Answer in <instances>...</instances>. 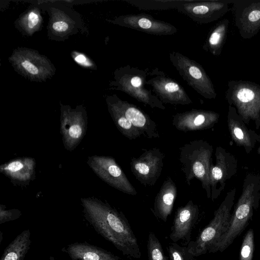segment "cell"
<instances>
[{"instance_id":"cell-1","label":"cell","mask_w":260,"mask_h":260,"mask_svg":"<svg viewBox=\"0 0 260 260\" xmlns=\"http://www.w3.org/2000/svg\"><path fill=\"white\" fill-rule=\"evenodd\" d=\"M81 201L87 219L101 235L127 256L141 257L137 238L121 212L96 198Z\"/></svg>"},{"instance_id":"cell-2","label":"cell","mask_w":260,"mask_h":260,"mask_svg":"<svg viewBox=\"0 0 260 260\" xmlns=\"http://www.w3.org/2000/svg\"><path fill=\"white\" fill-rule=\"evenodd\" d=\"M260 201V177L248 174L245 177L242 194L232 215L229 228L210 253L222 252L232 244L248 224L254 210L257 209Z\"/></svg>"},{"instance_id":"cell-3","label":"cell","mask_w":260,"mask_h":260,"mask_svg":"<svg viewBox=\"0 0 260 260\" xmlns=\"http://www.w3.org/2000/svg\"><path fill=\"white\" fill-rule=\"evenodd\" d=\"M213 148L203 139L194 140L182 146L179 149V161L188 185L191 181L199 180L207 197L211 198L210 173L212 165Z\"/></svg>"},{"instance_id":"cell-4","label":"cell","mask_w":260,"mask_h":260,"mask_svg":"<svg viewBox=\"0 0 260 260\" xmlns=\"http://www.w3.org/2000/svg\"><path fill=\"white\" fill-rule=\"evenodd\" d=\"M236 190L233 188L226 195L218 208L215 211L214 217L200 233L194 241H190L187 246L192 256L210 253L228 230L231 218V211L234 204Z\"/></svg>"},{"instance_id":"cell-5","label":"cell","mask_w":260,"mask_h":260,"mask_svg":"<svg viewBox=\"0 0 260 260\" xmlns=\"http://www.w3.org/2000/svg\"><path fill=\"white\" fill-rule=\"evenodd\" d=\"M225 98L245 123L253 120L260 126V85L243 80H231L228 83Z\"/></svg>"},{"instance_id":"cell-6","label":"cell","mask_w":260,"mask_h":260,"mask_svg":"<svg viewBox=\"0 0 260 260\" xmlns=\"http://www.w3.org/2000/svg\"><path fill=\"white\" fill-rule=\"evenodd\" d=\"M147 73L142 69L129 65L118 69L115 74V85L137 101L152 108L166 109L163 103L150 90L145 88Z\"/></svg>"},{"instance_id":"cell-7","label":"cell","mask_w":260,"mask_h":260,"mask_svg":"<svg viewBox=\"0 0 260 260\" xmlns=\"http://www.w3.org/2000/svg\"><path fill=\"white\" fill-rule=\"evenodd\" d=\"M169 59L182 79L199 94L207 99L217 95L210 77L202 66L181 53H169Z\"/></svg>"},{"instance_id":"cell-8","label":"cell","mask_w":260,"mask_h":260,"mask_svg":"<svg viewBox=\"0 0 260 260\" xmlns=\"http://www.w3.org/2000/svg\"><path fill=\"white\" fill-rule=\"evenodd\" d=\"M87 163L94 173L108 185L127 194H137L136 188L113 157L92 155L88 157Z\"/></svg>"},{"instance_id":"cell-9","label":"cell","mask_w":260,"mask_h":260,"mask_svg":"<svg viewBox=\"0 0 260 260\" xmlns=\"http://www.w3.org/2000/svg\"><path fill=\"white\" fill-rule=\"evenodd\" d=\"M143 153L130 161L132 174L144 186H152L159 178L164 167L165 153L159 148L142 149Z\"/></svg>"},{"instance_id":"cell-10","label":"cell","mask_w":260,"mask_h":260,"mask_svg":"<svg viewBox=\"0 0 260 260\" xmlns=\"http://www.w3.org/2000/svg\"><path fill=\"white\" fill-rule=\"evenodd\" d=\"M87 124L86 113L81 108H61L60 128L66 149L72 151L76 148L86 134Z\"/></svg>"},{"instance_id":"cell-11","label":"cell","mask_w":260,"mask_h":260,"mask_svg":"<svg viewBox=\"0 0 260 260\" xmlns=\"http://www.w3.org/2000/svg\"><path fill=\"white\" fill-rule=\"evenodd\" d=\"M232 1H182L176 9L194 21L207 24L223 16L229 11Z\"/></svg>"},{"instance_id":"cell-12","label":"cell","mask_w":260,"mask_h":260,"mask_svg":"<svg viewBox=\"0 0 260 260\" xmlns=\"http://www.w3.org/2000/svg\"><path fill=\"white\" fill-rule=\"evenodd\" d=\"M235 25L244 39L253 37L260 30V0L232 1Z\"/></svg>"},{"instance_id":"cell-13","label":"cell","mask_w":260,"mask_h":260,"mask_svg":"<svg viewBox=\"0 0 260 260\" xmlns=\"http://www.w3.org/2000/svg\"><path fill=\"white\" fill-rule=\"evenodd\" d=\"M215 164L210 169L211 199L214 201L224 190L226 182L237 173V160L222 147L216 148Z\"/></svg>"},{"instance_id":"cell-14","label":"cell","mask_w":260,"mask_h":260,"mask_svg":"<svg viewBox=\"0 0 260 260\" xmlns=\"http://www.w3.org/2000/svg\"><path fill=\"white\" fill-rule=\"evenodd\" d=\"M150 73L154 76L146 80V84L151 86L153 92L162 103L187 105L192 103L182 86L172 78L166 76L157 69Z\"/></svg>"},{"instance_id":"cell-15","label":"cell","mask_w":260,"mask_h":260,"mask_svg":"<svg viewBox=\"0 0 260 260\" xmlns=\"http://www.w3.org/2000/svg\"><path fill=\"white\" fill-rule=\"evenodd\" d=\"M107 102L116 107L142 135L148 139L159 138L157 123L138 107L121 100L116 95L109 97Z\"/></svg>"},{"instance_id":"cell-16","label":"cell","mask_w":260,"mask_h":260,"mask_svg":"<svg viewBox=\"0 0 260 260\" xmlns=\"http://www.w3.org/2000/svg\"><path fill=\"white\" fill-rule=\"evenodd\" d=\"M120 26L157 36L171 35L177 31L170 23L146 14H129L118 16L112 21Z\"/></svg>"},{"instance_id":"cell-17","label":"cell","mask_w":260,"mask_h":260,"mask_svg":"<svg viewBox=\"0 0 260 260\" xmlns=\"http://www.w3.org/2000/svg\"><path fill=\"white\" fill-rule=\"evenodd\" d=\"M219 116L214 111L192 109L174 115L172 124L176 129L183 132L204 130L214 125Z\"/></svg>"},{"instance_id":"cell-18","label":"cell","mask_w":260,"mask_h":260,"mask_svg":"<svg viewBox=\"0 0 260 260\" xmlns=\"http://www.w3.org/2000/svg\"><path fill=\"white\" fill-rule=\"evenodd\" d=\"M199 215L198 205L191 200L184 206L179 207L176 211L170 238L176 243L180 240L190 242L192 229Z\"/></svg>"},{"instance_id":"cell-19","label":"cell","mask_w":260,"mask_h":260,"mask_svg":"<svg viewBox=\"0 0 260 260\" xmlns=\"http://www.w3.org/2000/svg\"><path fill=\"white\" fill-rule=\"evenodd\" d=\"M227 117L232 139L238 145L244 147L247 153H250L256 143L260 142V135L246 126L233 106L229 105Z\"/></svg>"},{"instance_id":"cell-20","label":"cell","mask_w":260,"mask_h":260,"mask_svg":"<svg viewBox=\"0 0 260 260\" xmlns=\"http://www.w3.org/2000/svg\"><path fill=\"white\" fill-rule=\"evenodd\" d=\"M177 195L176 185L170 177H168L155 198L153 208L151 209L153 214L166 222L172 211Z\"/></svg>"},{"instance_id":"cell-21","label":"cell","mask_w":260,"mask_h":260,"mask_svg":"<svg viewBox=\"0 0 260 260\" xmlns=\"http://www.w3.org/2000/svg\"><path fill=\"white\" fill-rule=\"evenodd\" d=\"M36 165L32 157H18L2 165L0 171L13 181L28 182L35 177Z\"/></svg>"},{"instance_id":"cell-22","label":"cell","mask_w":260,"mask_h":260,"mask_svg":"<svg viewBox=\"0 0 260 260\" xmlns=\"http://www.w3.org/2000/svg\"><path fill=\"white\" fill-rule=\"evenodd\" d=\"M67 251L73 260H120L103 249L84 243L70 245Z\"/></svg>"},{"instance_id":"cell-23","label":"cell","mask_w":260,"mask_h":260,"mask_svg":"<svg viewBox=\"0 0 260 260\" xmlns=\"http://www.w3.org/2000/svg\"><path fill=\"white\" fill-rule=\"evenodd\" d=\"M229 25V20L227 19L217 23L209 32L203 49L214 56L220 55L226 40Z\"/></svg>"},{"instance_id":"cell-24","label":"cell","mask_w":260,"mask_h":260,"mask_svg":"<svg viewBox=\"0 0 260 260\" xmlns=\"http://www.w3.org/2000/svg\"><path fill=\"white\" fill-rule=\"evenodd\" d=\"M29 230L23 231L5 250L1 260H23L30 244Z\"/></svg>"},{"instance_id":"cell-25","label":"cell","mask_w":260,"mask_h":260,"mask_svg":"<svg viewBox=\"0 0 260 260\" xmlns=\"http://www.w3.org/2000/svg\"><path fill=\"white\" fill-rule=\"evenodd\" d=\"M111 116L119 131L130 140H136L142 134L131 121L114 105L107 102Z\"/></svg>"},{"instance_id":"cell-26","label":"cell","mask_w":260,"mask_h":260,"mask_svg":"<svg viewBox=\"0 0 260 260\" xmlns=\"http://www.w3.org/2000/svg\"><path fill=\"white\" fill-rule=\"evenodd\" d=\"M182 1H127V3L143 10H164L176 8Z\"/></svg>"},{"instance_id":"cell-27","label":"cell","mask_w":260,"mask_h":260,"mask_svg":"<svg viewBox=\"0 0 260 260\" xmlns=\"http://www.w3.org/2000/svg\"><path fill=\"white\" fill-rule=\"evenodd\" d=\"M147 249L148 260H167L161 243L152 232L149 234Z\"/></svg>"},{"instance_id":"cell-28","label":"cell","mask_w":260,"mask_h":260,"mask_svg":"<svg viewBox=\"0 0 260 260\" xmlns=\"http://www.w3.org/2000/svg\"><path fill=\"white\" fill-rule=\"evenodd\" d=\"M254 251V233L252 229L246 233L241 245L239 260H252Z\"/></svg>"},{"instance_id":"cell-29","label":"cell","mask_w":260,"mask_h":260,"mask_svg":"<svg viewBox=\"0 0 260 260\" xmlns=\"http://www.w3.org/2000/svg\"><path fill=\"white\" fill-rule=\"evenodd\" d=\"M40 58L37 59L32 57H24L20 59V64L21 68L33 76L41 75L44 67L41 63Z\"/></svg>"},{"instance_id":"cell-30","label":"cell","mask_w":260,"mask_h":260,"mask_svg":"<svg viewBox=\"0 0 260 260\" xmlns=\"http://www.w3.org/2000/svg\"><path fill=\"white\" fill-rule=\"evenodd\" d=\"M170 260H192V256L187 247H181L176 243H171L168 248Z\"/></svg>"},{"instance_id":"cell-31","label":"cell","mask_w":260,"mask_h":260,"mask_svg":"<svg viewBox=\"0 0 260 260\" xmlns=\"http://www.w3.org/2000/svg\"><path fill=\"white\" fill-rule=\"evenodd\" d=\"M6 206L1 205L0 207V223H2L10 220H13L21 214L19 210L16 209L5 210Z\"/></svg>"},{"instance_id":"cell-32","label":"cell","mask_w":260,"mask_h":260,"mask_svg":"<svg viewBox=\"0 0 260 260\" xmlns=\"http://www.w3.org/2000/svg\"><path fill=\"white\" fill-rule=\"evenodd\" d=\"M40 22L39 15L34 11L29 12L26 18L27 26L29 29L35 28Z\"/></svg>"},{"instance_id":"cell-33","label":"cell","mask_w":260,"mask_h":260,"mask_svg":"<svg viewBox=\"0 0 260 260\" xmlns=\"http://www.w3.org/2000/svg\"><path fill=\"white\" fill-rule=\"evenodd\" d=\"M52 28L56 32H62L68 29L69 25L65 21H55L52 24Z\"/></svg>"},{"instance_id":"cell-34","label":"cell","mask_w":260,"mask_h":260,"mask_svg":"<svg viewBox=\"0 0 260 260\" xmlns=\"http://www.w3.org/2000/svg\"><path fill=\"white\" fill-rule=\"evenodd\" d=\"M76 60L77 62L82 63L85 62V60L86 61V58L84 56L79 55L77 56Z\"/></svg>"},{"instance_id":"cell-35","label":"cell","mask_w":260,"mask_h":260,"mask_svg":"<svg viewBox=\"0 0 260 260\" xmlns=\"http://www.w3.org/2000/svg\"><path fill=\"white\" fill-rule=\"evenodd\" d=\"M192 260H196V259L192 258Z\"/></svg>"}]
</instances>
